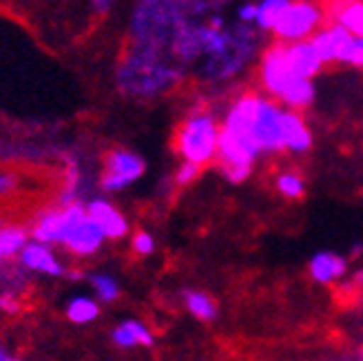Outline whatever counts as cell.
<instances>
[{"instance_id":"obj_1","label":"cell","mask_w":363,"mask_h":361,"mask_svg":"<svg viewBox=\"0 0 363 361\" xmlns=\"http://www.w3.org/2000/svg\"><path fill=\"white\" fill-rule=\"evenodd\" d=\"M29 235L33 242L60 246L69 255L80 260L98 255L106 242L82 202L38 211L29 224Z\"/></svg>"},{"instance_id":"obj_2","label":"cell","mask_w":363,"mask_h":361,"mask_svg":"<svg viewBox=\"0 0 363 361\" xmlns=\"http://www.w3.org/2000/svg\"><path fill=\"white\" fill-rule=\"evenodd\" d=\"M259 33L242 23L215 29L206 23L204 56L199 60V76L206 82H228L257 58Z\"/></svg>"},{"instance_id":"obj_3","label":"cell","mask_w":363,"mask_h":361,"mask_svg":"<svg viewBox=\"0 0 363 361\" xmlns=\"http://www.w3.org/2000/svg\"><path fill=\"white\" fill-rule=\"evenodd\" d=\"M193 16H197L193 0H140L131 13V49L171 58V45L177 31Z\"/></svg>"},{"instance_id":"obj_4","label":"cell","mask_w":363,"mask_h":361,"mask_svg":"<svg viewBox=\"0 0 363 361\" xmlns=\"http://www.w3.org/2000/svg\"><path fill=\"white\" fill-rule=\"evenodd\" d=\"M184 76H186V69L179 67L169 56L129 49L118 67L116 80L124 96L151 100L175 89L184 80Z\"/></svg>"},{"instance_id":"obj_5","label":"cell","mask_w":363,"mask_h":361,"mask_svg":"<svg viewBox=\"0 0 363 361\" xmlns=\"http://www.w3.org/2000/svg\"><path fill=\"white\" fill-rule=\"evenodd\" d=\"M222 122L208 109H195L179 122L175 131V151L182 162L206 167L217 157Z\"/></svg>"},{"instance_id":"obj_6","label":"cell","mask_w":363,"mask_h":361,"mask_svg":"<svg viewBox=\"0 0 363 361\" xmlns=\"http://www.w3.org/2000/svg\"><path fill=\"white\" fill-rule=\"evenodd\" d=\"M323 16L325 13L321 5L315 0H293L272 33H275L277 43L284 45L311 40L323 27Z\"/></svg>"},{"instance_id":"obj_7","label":"cell","mask_w":363,"mask_h":361,"mask_svg":"<svg viewBox=\"0 0 363 361\" xmlns=\"http://www.w3.org/2000/svg\"><path fill=\"white\" fill-rule=\"evenodd\" d=\"M147 173V162L131 149L116 147L106 151L100 171V189L104 193H120L133 187Z\"/></svg>"},{"instance_id":"obj_8","label":"cell","mask_w":363,"mask_h":361,"mask_svg":"<svg viewBox=\"0 0 363 361\" xmlns=\"http://www.w3.org/2000/svg\"><path fill=\"white\" fill-rule=\"evenodd\" d=\"M257 78L264 94L275 102H279V98L288 91V87L297 80V76L288 65L284 43H275L262 51L257 65Z\"/></svg>"},{"instance_id":"obj_9","label":"cell","mask_w":363,"mask_h":361,"mask_svg":"<svg viewBox=\"0 0 363 361\" xmlns=\"http://www.w3.org/2000/svg\"><path fill=\"white\" fill-rule=\"evenodd\" d=\"M259 155L262 153L255 147H250V144L235 140L226 133H220V147H217L215 162L230 184L246 182L252 173V167H255V160Z\"/></svg>"},{"instance_id":"obj_10","label":"cell","mask_w":363,"mask_h":361,"mask_svg":"<svg viewBox=\"0 0 363 361\" xmlns=\"http://www.w3.org/2000/svg\"><path fill=\"white\" fill-rule=\"evenodd\" d=\"M281 113H284V106L262 94L255 129H252V133H255V142H257V147H259L262 153H279V151H284Z\"/></svg>"},{"instance_id":"obj_11","label":"cell","mask_w":363,"mask_h":361,"mask_svg":"<svg viewBox=\"0 0 363 361\" xmlns=\"http://www.w3.org/2000/svg\"><path fill=\"white\" fill-rule=\"evenodd\" d=\"M84 206H86L89 218L94 220L96 226L102 231L104 240L118 242V240H124L131 233L126 215L111 200H106V197H91Z\"/></svg>"},{"instance_id":"obj_12","label":"cell","mask_w":363,"mask_h":361,"mask_svg":"<svg viewBox=\"0 0 363 361\" xmlns=\"http://www.w3.org/2000/svg\"><path fill=\"white\" fill-rule=\"evenodd\" d=\"M18 264H21V268L29 270V273H38V275H47V277H65L67 275V266L56 255V250L47 244L33 242V240L23 248L21 255H18Z\"/></svg>"},{"instance_id":"obj_13","label":"cell","mask_w":363,"mask_h":361,"mask_svg":"<svg viewBox=\"0 0 363 361\" xmlns=\"http://www.w3.org/2000/svg\"><path fill=\"white\" fill-rule=\"evenodd\" d=\"M286 58L290 69H293V74L303 80H313L323 69V60L319 58V53L311 40L286 45Z\"/></svg>"},{"instance_id":"obj_14","label":"cell","mask_w":363,"mask_h":361,"mask_svg":"<svg viewBox=\"0 0 363 361\" xmlns=\"http://www.w3.org/2000/svg\"><path fill=\"white\" fill-rule=\"evenodd\" d=\"M281 140H284V151H293V153H306L313 147V131H311V126L306 124V120L299 111L284 109Z\"/></svg>"},{"instance_id":"obj_15","label":"cell","mask_w":363,"mask_h":361,"mask_svg":"<svg viewBox=\"0 0 363 361\" xmlns=\"http://www.w3.org/2000/svg\"><path fill=\"white\" fill-rule=\"evenodd\" d=\"M308 273H311V277L317 284L328 286V284L339 282L348 273V262H346V257H341L339 252L319 250L317 255H313V260L308 262Z\"/></svg>"},{"instance_id":"obj_16","label":"cell","mask_w":363,"mask_h":361,"mask_svg":"<svg viewBox=\"0 0 363 361\" xmlns=\"http://www.w3.org/2000/svg\"><path fill=\"white\" fill-rule=\"evenodd\" d=\"M348 38H350V33L346 29L339 27L337 23H330V25H323L311 38V43L315 45L323 65H333V62H339V56L343 47H346Z\"/></svg>"},{"instance_id":"obj_17","label":"cell","mask_w":363,"mask_h":361,"mask_svg":"<svg viewBox=\"0 0 363 361\" xmlns=\"http://www.w3.org/2000/svg\"><path fill=\"white\" fill-rule=\"evenodd\" d=\"M111 341L118 348H151L155 344V335L140 319H124L111 331Z\"/></svg>"},{"instance_id":"obj_18","label":"cell","mask_w":363,"mask_h":361,"mask_svg":"<svg viewBox=\"0 0 363 361\" xmlns=\"http://www.w3.org/2000/svg\"><path fill=\"white\" fill-rule=\"evenodd\" d=\"M330 18L350 35L363 38V0H333Z\"/></svg>"},{"instance_id":"obj_19","label":"cell","mask_w":363,"mask_h":361,"mask_svg":"<svg viewBox=\"0 0 363 361\" xmlns=\"http://www.w3.org/2000/svg\"><path fill=\"white\" fill-rule=\"evenodd\" d=\"M31 242L29 226L23 224H0V257L7 262L18 260L23 248Z\"/></svg>"},{"instance_id":"obj_20","label":"cell","mask_w":363,"mask_h":361,"mask_svg":"<svg viewBox=\"0 0 363 361\" xmlns=\"http://www.w3.org/2000/svg\"><path fill=\"white\" fill-rule=\"evenodd\" d=\"M102 309H100V301L91 295H74L67 306H65V315L71 323L76 326H86V323H94L100 317Z\"/></svg>"},{"instance_id":"obj_21","label":"cell","mask_w":363,"mask_h":361,"mask_svg":"<svg viewBox=\"0 0 363 361\" xmlns=\"http://www.w3.org/2000/svg\"><path fill=\"white\" fill-rule=\"evenodd\" d=\"M315 96H317L315 82L297 78L293 84L288 87V91L279 98V104L288 111H299L301 113L303 109H308V106L315 102Z\"/></svg>"},{"instance_id":"obj_22","label":"cell","mask_w":363,"mask_h":361,"mask_svg":"<svg viewBox=\"0 0 363 361\" xmlns=\"http://www.w3.org/2000/svg\"><path fill=\"white\" fill-rule=\"evenodd\" d=\"M89 286H91V291H94V297L100 304H116L120 299V295H122L120 282L111 273H104V270L91 273L89 275Z\"/></svg>"},{"instance_id":"obj_23","label":"cell","mask_w":363,"mask_h":361,"mask_svg":"<svg viewBox=\"0 0 363 361\" xmlns=\"http://www.w3.org/2000/svg\"><path fill=\"white\" fill-rule=\"evenodd\" d=\"M293 0H259L257 3V21L255 27L259 31H275V27L279 25L281 16L286 13L288 5Z\"/></svg>"},{"instance_id":"obj_24","label":"cell","mask_w":363,"mask_h":361,"mask_svg":"<svg viewBox=\"0 0 363 361\" xmlns=\"http://www.w3.org/2000/svg\"><path fill=\"white\" fill-rule=\"evenodd\" d=\"M184 309L199 321H213L217 317V304L204 291H186L184 293Z\"/></svg>"},{"instance_id":"obj_25","label":"cell","mask_w":363,"mask_h":361,"mask_svg":"<svg viewBox=\"0 0 363 361\" xmlns=\"http://www.w3.org/2000/svg\"><path fill=\"white\" fill-rule=\"evenodd\" d=\"M275 187L281 197L286 200H301L306 193V182L303 177L295 171H284L275 177Z\"/></svg>"},{"instance_id":"obj_26","label":"cell","mask_w":363,"mask_h":361,"mask_svg":"<svg viewBox=\"0 0 363 361\" xmlns=\"http://www.w3.org/2000/svg\"><path fill=\"white\" fill-rule=\"evenodd\" d=\"M339 62L363 69V38L350 35L346 47H343V51H341V56H339Z\"/></svg>"},{"instance_id":"obj_27","label":"cell","mask_w":363,"mask_h":361,"mask_svg":"<svg viewBox=\"0 0 363 361\" xmlns=\"http://www.w3.org/2000/svg\"><path fill=\"white\" fill-rule=\"evenodd\" d=\"M157 248V242L153 238V233L149 231H135L131 238V250L138 257H151Z\"/></svg>"},{"instance_id":"obj_28","label":"cell","mask_w":363,"mask_h":361,"mask_svg":"<svg viewBox=\"0 0 363 361\" xmlns=\"http://www.w3.org/2000/svg\"><path fill=\"white\" fill-rule=\"evenodd\" d=\"M202 175V167H197V165H191V162H182V165L177 167L173 179H175V184L177 187H189L193 184L195 179Z\"/></svg>"},{"instance_id":"obj_29","label":"cell","mask_w":363,"mask_h":361,"mask_svg":"<svg viewBox=\"0 0 363 361\" xmlns=\"http://www.w3.org/2000/svg\"><path fill=\"white\" fill-rule=\"evenodd\" d=\"M21 311H23V301H21V297H18V293L3 288V291H0V315L13 317Z\"/></svg>"},{"instance_id":"obj_30","label":"cell","mask_w":363,"mask_h":361,"mask_svg":"<svg viewBox=\"0 0 363 361\" xmlns=\"http://www.w3.org/2000/svg\"><path fill=\"white\" fill-rule=\"evenodd\" d=\"M235 16H238V23L248 25V27H255V21H257V3H252V0H246V3H242L238 9H235Z\"/></svg>"},{"instance_id":"obj_31","label":"cell","mask_w":363,"mask_h":361,"mask_svg":"<svg viewBox=\"0 0 363 361\" xmlns=\"http://www.w3.org/2000/svg\"><path fill=\"white\" fill-rule=\"evenodd\" d=\"M16 189H18V177L11 171H3V169H0V197L13 193Z\"/></svg>"},{"instance_id":"obj_32","label":"cell","mask_w":363,"mask_h":361,"mask_svg":"<svg viewBox=\"0 0 363 361\" xmlns=\"http://www.w3.org/2000/svg\"><path fill=\"white\" fill-rule=\"evenodd\" d=\"M118 0H89L91 9H94L96 13H108L113 7H116Z\"/></svg>"},{"instance_id":"obj_33","label":"cell","mask_w":363,"mask_h":361,"mask_svg":"<svg viewBox=\"0 0 363 361\" xmlns=\"http://www.w3.org/2000/svg\"><path fill=\"white\" fill-rule=\"evenodd\" d=\"M0 361H27V359H23L18 352H13L9 346H5L3 341H0Z\"/></svg>"},{"instance_id":"obj_34","label":"cell","mask_w":363,"mask_h":361,"mask_svg":"<svg viewBox=\"0 0 363 361\" xmlns=\"http://www.w3.org/2000/svg\"><path fill=\"white\" fill-rule=\"evenodd\" d=\"M3 266H5V260H3V257H0V268H3Z\"/></svg>"}]
</instances>
